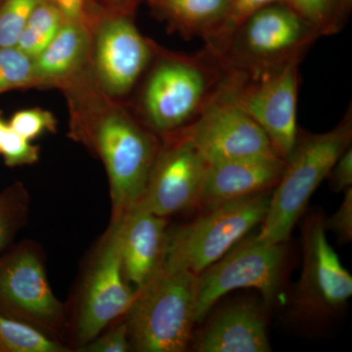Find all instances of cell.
<instances>
[{"label":"cell","mask_w":352,"mask_h":352,"mask_svg":"<svg viewBox=\"0 0 352 352\" xmlns=\"http://www.w3.org/2000/svg\"><path fill=\"white\" fill-rule=\"evenodd\" d=\"M74 126V136L100 157L110 182L112 219L124 217L144 195L160 146L124 109L104 98Z\"/></svg>","instance_id":"6da1fadb"},{"label":"cell","mask_w":352,"mask_h":352,"mask_svg":"<svg viewBox=\"0 0 352 352\" xmlns=\"http://www.w3.org/2000/svg\"><path fill=\"white\" fill-rule=\"evenodd\" d=\"M351 107L337 126L324 133L298 132L295 147L288 159L276 190L270 197L259 239L283 244L336 162L351 146Z\"/></svg>","instance_id":"7a4b0ae2"},{"label":"cell","mask_w":352,"mask_h":352,"mask_svg":"<svg viewBox=\"0 0 352 352\" xmlns=\"http://www.w3.org/2000/svg\"><path fill=\"white\" fill-rule=\"evenodd\" d=\"M197 275L163 264L129 309L131 346L141 352L188 349L195 320Z\"/></svg>","instance_id":"3957f363"},{"label":"cell","mask_w":352,"mask_h":352,"mask_svg":"<svg viewBox=\"0 0 352 352\" xmlns=\"http://www.w3.org/2000/svg\"><path fill=\"white\" fill-rule=\"evenodd\" d=\"M222 75L219 61L206 50L197 57L160 58L143 92L148 126L163 134L188 126L212 98Z\"/></svg>","instance_id":"277c9868"},{"label":"cell","mask_w":352,"mask_h":352,"mask_svg":"<svg viewBox=\"0 0 352 352\" xmlns=\"http://www.w3.org/2000/svg\"><path fill=\"white\" fill-rule=\"evenodd\" d=\"M319 38L288 4L274 3L245 18L212 55L222 69L258 73L302 59Z\"/></svg>","instance_id":"5b68a950"},{"label":"cell","mask_w":352,"mask_h":352,"mask_svg":"<svg viewBox=\"0 0 352 352\" xmlns=\"http://www.w3.org/2000/svg\"><path fill=\"white\" fill-rule=\"evenodd\" d=\"M302 59L281 66L244 73L223 69L217 89L252 118L265 132L285 162L298 138V66Z\"/></svg>","instance_id":"8992f818"},{"label":"cell","mask_w":352,"mask_h":352,"mask_svg":"<svg viewBox=\"0 0 352 352\" xmlns=\"http://www.w3.org/2000/svg\"><path fill=\"white\" fill-rule=\"evenodd\" d=\"M270 197L263 192L207 208L198 219L170 233L164 265L200 274L263 221Z\"/></svg>","instance_id":"52a82bcc"},{"label":"cell","mask_w":352,"mask_h":352,"mask_svg":"<svg viewBox=\"0 0 352 352\" xmlns=\"http://www.w3.org/2000/svg\"><path fill=\"white\" fill-rule=\"evenodd\" d=\"M286 249L258 235L241 240L219 261L197 275L196 323L205 320L221 296L237 289H256L266 300L276 295Z\"/></svg>","instance_id":"ba28073f"},{"label":"cell","mask_w":352,"mask_h":352,"mask_svg":"<svg viewBox=\"0 0 352 352\" xmlns=\"http://www.w3.org/2000/svg\"><path fill=\"white\" fill-rule=\"evenodd\" d=\"M0 314L59 332L64 307L53 294L34 248L21 245L0 256Z\"/></svg>","instance_id":"9c48e42d"},{"label":"cell","mask_w":352,"mask_h":352,"mask_svg":"<svg viewBox=\"0 0 352 352\" xmlns=\"http://www.w3.org/2000/svg\"><path fill=\"white\" fill-rule=\"evenodd\" d=\"M122 217L112 219L85 284L76 322L80 346L100 336L109 324L126 314L138 296L122 266Z\"/></svg>","instance_id":"30bf717a"},{"label":"cell","mask_w":352,"mask_h":352,"mask_svg":"<svg viewBox=\"0 0 352 352\" xmlns=\"http://www.w3.org/2000/svg\"><path fill=\"white\" fill-rule=\"evenodd\" d=\"M180 131L208 164L276 153L261 127L217 88L198 117Z\"/></svg>","instance_id":"8fae6325"},{"label":"cell","mask_w":352,"mask_h":352,"mask_svg":"<svg viewBox=\"0 0 352 352\" xmlns=\"http://www.w3.org/2000/svg\"><path fill=\"white\" fill-rule=\"evenodd\" d=\"M159 148L140 204L159 217L199 206L208 163L182 131Z\"/></svg>","instance_id":"7c38bea8"},{"label":"cell","mask_w":352,"mask_h":352,"mask_svg":"<svg viewBox=\"0 0 352 352\" xmlns=\"http://www.w3.org/2000/svg\"><path fill=\"white\" fill-rule=\"evenodd\" d=\"M97 82L109 97L124 96L147 68L155 48L127 13H107L95 22Z\"/></svg>","instance_id":"4fadbf2b"},{"label":"cell","mask_w":352,"mask_h":352,"mask_svg":"<svg viewBox=\"0 0 352 352\" xmlns=\"http://www.w3.org/2000/svg\"><path fill=\"white\" fill-rule=\"evenodd\" d=\"M352 296V277L329 244L323 217L314 215L303 231V266L296 305L303 314L326 316Z\"/></svg>","instance_id":"5bb4252c"},{"label":"cell","mask_w":352,"mask_h":352,"mask_svg":"<svg viewBox=\"0 0 352 352\" xmlns=\"http://www.w3.org/2000/svg\"><path fill=\"white\" fill-rule=\"evenodd\" d=\"M286 162L276 153L208 164L199 206L215 207L276 186Z\"/></svg>","instance_id":"9a60e30c"},{"label":"cell","mask_w":352,"mask_h":352,"mask_svg":"<svg viewBox=\"0 0 352 352\" xmlns=\"http://www.w3.org/2000/svg\"><path fill=\"white\" fill-rule=\"evenodd\" d=\"M166 217L140 204L122 220V258L127 281L140 291L163 266L170 242Z\"/></svg>","instance_id":"2e32d148"},{"label":"cell","mask_w":352,"mask_h":352,"mask_svg":"<svg viewBox=\"0 0 352 352\" xmlns=\"http://www.w3.org/2000/svg\"><path fill=\"white\" fill-rule=\"evenodd\" d=\"M198 352L271 351L265 318L254 303L240 302L220 311L204 328L194 344Z\"/></svg>","instance_id":"e0dca14e"},{"label":"cell","mask_w":352,"mask_h":352,"mask_svg":"<svg viewBox=\"0 0 352 352\" xmlns=\"http://www.w3.org/2000/svg\"><path fill=\"white\" fill-rule=\"evenodd\" d=\"M176 31L205 41L215 53L226 41L232 0H146Z\"/></svg>","instance_id":"ac0fdd59"},{"label":"cell","mask_w":352,"mask_h":352,"mask_svg":"<svg viewBox=\"0 0 352 352\" xmlns=\"http://www.w3.org/2000/svg\"><path fill=\"white\" fill-rule=\"evenodd\" d=\"M91 41L87 25L65 19L54 38L34 59L36 85H57L71 80L87 61Z\"/></svg>","instance_id":"d6986e66"},{"label":"cell","mask_w":352,"mask_h":352,"mask_svg":"<svg viewBox=\"0 0 352 352\" xmlns=\"http://www.w3.org/2000/svg\"><path fill=\"white\" fill-rule=\"evenodd\" d=\"M64 20L63 14L51 0H43L32 11L16 47L34 59L54 38Z\"/></svg>","instance_id":"ffe728a7"},{"label":"cell","mask_w":352,"mask_h":352,"mask_svg":"<svg viewBox=\"0 0 352 352\" xmlns=\"http://www.w3.org/2000/svg\"><path fill=\"white\" fill-rule=\"evenodd\" d=\"M352 0H286V4L311 25L320 36L342 31L349 21Z\"/></svg>","instance_id":"44dd1931"},{"label":"cell","mask_w":352,"mask_h":352,"mask_svg":"<svg viewBox=\"0 0 352 352\" xmlns=\"http://www.w3.org/2000/svg\"><path fill=\"white\" fill-rule=\"evenodd\" d=\"M66 352L38 328L0 314V352Z\"/></svg>","instance_id":"7402d4cb"},{"label":"cell","mask_w":352,"mask_h":352,"mask_svg":"<svg viewBox=\"0 0 352 352\" xmlns=\"http://www.w3.org/2000/svg\"><path fill=\"white\" fill-rule=\"evenodd\" d=\"M27 210V193L19 185L0 193V254L10 245L25 223Z\"/></svg>","instance_id":"603a6c76"},{"label":"cell","mask_w":352,"mask_h":352,"mask_svg":"<svg viewBox=\"0 0 352 352\" xmlns=\"http://www.w3.org/2000/svg\"><path fill=\"white\" fill-rule=\"evenodd\" d=\"M36 85L34 59L16 46L0 47V94Z\"/></svg>","instance_id":"cb8c5ba5"},{"label":"cell","mask_w":352,"mask_h":352,"mask_svg":"<svg viewBox=\"0 0 352 352\" xmlns=\"http://www.w3.org/2000/svg\"><path fill=\"white\" fill-rule=\"evenodd\" d=\"M43 0H4L0 6V47L16 46L34 9Z\"/></svg>","instance_id":"d4e9b609"},{"label":"cell","mask_w":352,"mask_h":352,"mask_svg":"<svg viewBox=\"0 0 352 352\" xmlns=\"http://www.w3.org/2000/svg\"><path fill=\"white\" fill-rule=\"evenodd\" d=\"M8 126L16 133L31 140L38 138L43 131H56L57 122L54 116L48 111L30 109L16 113Z\"/></svg>","instance_id":"484cf974"},{"label":"cell","mask_w":352,"mask_h":352,"mask_svg":"<svg viewBox=\"0 0 352 352\" xmlns=\"http://www.w3.org/2000/svg\"><path fill=\"white\" fill-rule=\"evenodd\" d=\"M0 153L7 166H17L38 162L39 148L32 145L30 140L16 133L8 126L0 145Z\"/></svg>","instance_id":"4316f807"},{"label":"cell","mask_w":352,"mask_h":352,"mask_svg":"<svg viewBox=\"0 0 352 352\" xmlns=\"http://www.w3.org/2000/svg\"><path fill=\"white\" fill-rule=\"evenodd\" d=\"M129 326L126 322L116 326L110 332L96 337L87 344L78 347V351L85 352H126L131 351Z\"/></svg>","instance_id":"83f0119b"},{"label":"cell","mask_w":352,"mask_h":352,"mask_svg":"<svg viewBox=\"0 0 352 352\" xmlns=\"http://www.w3.org/2000/svg\"><path fill=\"white\" fill-rule=\"evenodd\" d=\"M326 230L333 231L342 243L352 239V189L346 190L340 208L327 220H324Z\"/></svg>","instance_id":"f1b7e54d"},{"label":"cell","mask_w":352,"mask_h":352,"mask_svg":"<svg viewBox=\"0 0 352 352\" xmlns=\"http://www.w3.org/2000/svg\"><path fill=\"white\" fill-rule=\"evenodd\" d=\"M274 3H286V0H232L226 41L220 46V48L226 43L227 38H229L234 29L241 24L245 18L249 17L250 15L263 8V7ZM220 48L214 54L219 52Z\"/></svg>","instance_id":"f546056e"},{"label":"cell","mask_w":352,"mask_h":352,"mask_svg":"<svg viewBox=\"0 0 352 352\" xmlns=\"http://www.w3.org/2000/svg\"><path fill=\"white\" fill-rule=\"evenodd\" d=\"M333 189L336 191H346L352 186V149L351 146L342 153L336 162L330 175Z\"/></svg>","instance_id":"4dcf8cb0"},{"label":"cell","mask_w":352,"mask_h":352,"mask_svg":"<svg viewBox=\"0 0 352 352\" xmlns=\"http://www.w3.org/2000/svg\"><path fill=\"white\" fill-rule=\"evenodd\" d=\"M51 1L59 8L65 19L83 23L90 28V6L88 0H51Z\"/></svg>","instance_id":"1f68e13d"},{"label":"cell","mask_w":352,"mask_h":352,"mask_svg":"<svg viewBox=\"0 0 352 352\" xmlns=\"http://www.w3.org/2000/svg\"><path fill=\"white\" fill-rule=\"evenodd\" d=\"M90 4H97L103 8H107V13L129 14L135 8L140 0H88ZM106 13V14H107Z\"/></svg>","instance_id":"d6a6232c"},{"label":"cell","mask_w":352,"mask_h":352,"mask_svg":"<svg viewBox=\"0 0 352 352\" xmlns=\"http://www.w3.org/2000/svg\"><path fill=\"white\" fill-rule=\"evenodd\" d=\"M8 129V126H6L1 120H0V145H1L2 139L4 138V134Z\"/></svg>","instance_id":"836d02e7"},{"label":"cell","mask_w":352,"mask_h":352,"mask_svg":"<svg viewBox=\"0 0 352 352\" xmlns=\"http://www.w3.org/2000/svg\"><path fill=\"white\" fill-rule=\"evenodd\" d=\"M4 0H0V6H1L2 2H3Z\"/></svg>","instance_id":"e575fe53"}]
</instances>
